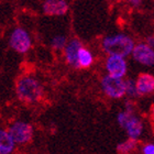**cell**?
Masks as SVG:
<instances>
[{
	"label": "cell",
	"instance_id": "6",
	"mask_svg": "<svg viewBox=\"0 0 154 154\" xmlns=\"http://www.w3.org/2000/svg\"><path fill=\"white\" fill-rule=\"evenodd\" d=\"M100 88L103 95L109 99H121L125 96V78L108 74L103 75L100 80Z\"/></svg>",
	"mask_w": 154,
	"mask_h": 154
},
{
	"label": "cell",
	"instance_id": "19",
	"mask_svg": "<svg viewBox=\"0 0 154 154\" xmlns=\"http://www.w3.org/2000/svg\"><path fill=\"white\" fill-rule=\"evenodd\" d=\"M145 42H146L149 45L153 46V45H154V38H153V36H148V38H146V40H145Z\"/></svg>",
	"mask_w": 154,
	"mask_h": 154
},
{
	"label": "cell",
	"instance_id": "11",
	"mask_svg": "<svg viewBox=\"0 0 154 154\" xmlns=\"http://www.w3.org/2000/svg\"><path fill=\"white\" fill-rule=\"evenodd\" d=\"M135 87L139 96H150L154 91V76L150 73H141L137 77Z\"/></svg>",
	"mask_w": 154,
	"mask_h": 154
},
{
	"label": "cell",
	"instance_id": "2",
	"mask_svg": "<svg viewBox=\"0 0 154 154\" xmlns=\"http://www.w3.org/2000/svg\"><path fill=\"white\" fill-rule=\"evenodd\" d=\"M117 123L125 132L129 139L140 140L144 132V123L135 112L134 103L128 99L125 103V109L117 115Z\"/></svg>",
	"mask_w": 154,
	"mask_h": 154
},
{
	"label": "cell",
	"instance_id": "13",
	"mask_svg": "<svg viewBox=\"0 0 154 154\" xmlns=\"http://www.w3.org/2000/svg\"><path fill=\"white\" fill-rule=\"evenodd\" d=\"M95 62V55L89 48L82 46L77 54V68H89Z\"/></svg>",
	"mask_w": 154,
	"mask_h": 154
},
{
	"label": "cell",
	"instance_id": "17",
	"mask_svg": "<svg viewBox=\"0 0 154 154\" xmlns=\"http://www.w3.org/2000/svg\"><path fill=\"white\" fill-rule=\"evenodd\" d=\"M140 151L142 154H154V144L151 142L144 143L143 145H141Z\"/></svg>",
	"mask_w": 154,
	"mask_h": 154
},
{
	"label": "cell",
	"instance_id": "1",
	"mask_svg": "<svg viewBox=\"0 0 154 154\" xmlns=\"http://www.w3.org/2000/svg\"><path fill=\"white\" fill-rule=\"evenodd\" d=\"M16 95L20 101L26 105L40 103L45 95L44 85L32 74H24L16 83Z\"/></svg>",
	"mask_w": 154,
	"mask_h": 154
},
{
	"label": "cell",
	"instance_id": "10",
	"mask_svg": "<svg viewBox=\"0 0 154 154\" xmlns=\"http://www.w3.org/2000/svg\"><path fill=\"white\" fill-rule=\"evenodd\" d=\"M83 45V42L78 38H73L71 40H68L66 45L63 48V51H62L66 64L72 66V67L77 68V54H78L79 48Z\"/></svg>",
	"mask_w": 154,
	"mask_h": 154
},
{
	"label": "cell",
	"instance_id": "18",
	"mask_svg": "<svg viewBox=\"0 0 154 154\" xmlns=\"http://www.w3.org/2000/svg\"><path fill=\"white\" fill-rule=\"evenodd\" d=\"M127 2L130 7L132 8H139V7L142 6V2L143 0H127Z\"/></svg>",
	"mask_w": 154,
	"mask_h": 154
},
{
	"label": "cell",
	"instance_id": "12",
	"mask_svg": "<svg viewBox=\"0 0 154 154\" xmlns=\"http://www.w3.org/2000/svg\"><path fill=\"white\" fill-rule=\"evenodd\" d=\"M17 145L7 129L0 128V154H12Z\"/></svg>",
	"mask_w": 154,
	"mask_h": 154
},
{
	"label": "cell",
	"instance_id": "3",
	"mask_svg": "<svg viewBox=\"0 0 154 154\" xmlns=\"http://www.w3.org/2000/svg\"><path fill=\"white\" fill-rule=\"evenodd\" d=\"M135 41L127 33H112L103 38L100 46L106 55H120L123 57L130 56Z\"/></svg>",
	"mask_w": 154,
	"mask_h": 154
},
{
	"label": "cell",
	"instance_id": "14",
	"mask_svg": "<svg viewBox=\"0 0 154 154\" xmlns=\"http://www.w3.org/2000/svg\"><path fill=\"white\" fill-rule=\"evenodd\" d=\"M139 149V141L133 139H127L125 141L120 142L117 145V152L120 154H130Z\"/></svg>",
	"mask_w": 154,
	"mask_h": 154
},
{
	"label": "cell",
	"instance_id": "15",
	"mask_svg": "<svg viewBox=\"0 0 154 154\" xmlns=\"http://www.w3.org/2000/svg\"><path fill=\"white\" fill-rule=\"evenodd\" d=\"M68 41V38L65 34H56L50 40V46H51L54 51L62 52L64 46L66 45Z\"/></svg>",
	"mask_w": 154,
	"mask_h": 154
},
{
	"label": "cell",
	"instance_id": "8",
	"mask_svg": "<svg viewBox=\"0 0 154 154\" xmlns=\"http://www.w3.org/2000/svg\"><path fill=\"white\" fill-rule=\"evenodd\" d=\"M130 56H132L133 61L138 64L145 67H153L154 65V50L153 46L149 45L146 42H135L132 48Z\"/></svg>",
	"mask_w": 154,
	"mask_h": 154
},
{
	"label": "cell",
	"instance_id": "4",
	"mask_svg": "<svg viewBox=\"0 0 154 154\" xmlns=\"http://www.w3.org/2000/svg\"><path fill=\"white\" fill-rule=\"evenodd\" d=\"M8 44L10 48L18 54H26L33 46L32 35L22 26H16L10 32Z\"/></svg>",
	"mask_w": 154,
	"mask_h": 154
},
{
	"label": "cell",
	"instance_id": "7",
	"mask_svg": "<svg viewBox=\"0 0 154 154\" xmlns=\"http://www.w3.org/2000/svg\"><path fill=\"white\" fill-rule=\"evenodd\" d=\"M105 71L108 75L125 78L129 72V63L127 57L120 55H107L105 60Z\"/></svg>",
	"mask_w": 154,
	"mask_h": 154
},
{
	"label": "cell",
	"instance_id": "16",
	"mask_svg": "<svg viewBox=\"0 0 154 154\" xmlns=\"http://www.w3.org/2000/svg\"><path fill=\"white\" fill-rule=\"evenodd\" d=\"M125 96L132 99L138 97L137 94V87H135V80L132 78H125Z\"/></svg>",
	"mask_w": 154,
	"mask_h": 154
},
{
	"label": "cell",
	"instance_id": "5",
	"mask_svg": "<svg viewBox=\"0 0 154 154\" xmlns=\"http://www.w3.org/2000/svg\"><path fill=\"white\" fill-rule=\"evenodd\" d=\"M7 130L17 146L29 144L30 142L32 141L33 135H34V129H33L32 125L24 120L13 121L12 123H10Z\"/></svg>",
	"mask_w": 154,
	"mask_h": 154
},
{
	"label": "cell",
	"instance_id": "9",
	"mask_svg": "<svg viewBox=\"0 0 154 154\" xmlns=\"http://www.w3.org/2000/svg\"><path fill=\"white\" fill-rule=\"evenodd\" d=\"M42 12L48 17H63L67 14L69 5L67 0H43Z\"/></svg>",
	"mask_w": 154,
	"mask_h": 154
}]
</instances>
